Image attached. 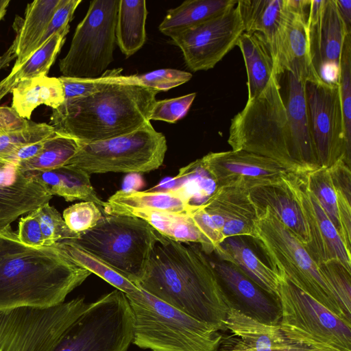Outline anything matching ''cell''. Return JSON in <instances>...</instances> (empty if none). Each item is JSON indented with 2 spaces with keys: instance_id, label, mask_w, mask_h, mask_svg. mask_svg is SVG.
<instances>
[{
  "instance_id": "13",
  "label": "cell",
  "mask_w": 351,
  "mask_h": 351,
  "mask_svg": "<svg viewBox=\"0 0 351 351\" xmlns=\"http://www.w3.org/2000/svg\"><path fill=\"white\" fill-rule=\"evenodd\" d=\"M305 92L319 167L329 168L339 159L350 167L339 84L306 82Z\"/></svg>"
},
{
  "instance_id": "39",
  "label": "cell",
  "mask_w": 351,
  "mask_h": 351,
  "mask_svg": "<svg viewBox=\"0 0 351 351\" xmlns=\"http://www.w3.org/2000/svg\"><path fill=\"white\" fill-rule=\"evenodd\" d=\"M56 133L53 127L45 123H35L20 130H0V161L19 147L45 140Z\"/></svg>"
},
{
  "instance_id": "10",
  "label": "cell",
  "mask_w": 351,
  "mask_h": 351,
  "mask_svg": "<svg viewBox=\"0 0 351 351\" xmlns=\"http://www.w3.org/2000/svg\"><path fill=\"white\" fill-rule=\"evenodd\" d=\"M280 326L290 338L313 348L351 351V324L280 276Z\"/></svg>"
},
{
  "instance_id": "12",
  "label": "cell",
  "mask_w": 351,
  "mask_h": 351,
  "mask_svg": "<svg viewBox=\"0 0 351 351\" xmlns=\"http://www.w3.org/2000/svg\"><path fill=\"white\" fill-rule=\"evenodd\" d=\"M88 306L77 297L48 308L0 311V351H51Z\"/></svg>"
},
{
  "instance_id": "38",
  "label": "cell",
  "mask_w": 351,
  "mask_h": 351,
  "mask_svg": "<svg viewBox=\"0 0 351 351\" xmlns=\"http://www.w3.org/2000/svg\"><path fill=\"white\" fill-rule=\"evenodd\" d=\"M306 184L339 234L336 191L328 168L319 167L304 174Z\"/></svg>"
},
{
  "instance_id": "30",
  "label": "cell",
  "mask_w": 351,
  "mask_h": 351,
  "mask_svg": "<svg viewBox=\"0 0 351 351\" xmlns=\"http://www.w3.org/2000/svg\"><path fill=\"white\" fill-rule=\"evenodd\" d=\"M12 108L24 119H29L33 111L44 104L53 109L65 99L59 77L42 76L19 83L12 90Z\"/></svg>"
},
{
  "instance_id": "37",
  "label": "cell",
  "mask_w": 351,
  "mask_h": 351,
  "mask_svg": "<svg viewBox=\"0 0 351 351\" xmlns=\"http://www.w3.org/2000/svg\"><path fill=\"white\" fill-rule=\"evenodd\" d=\"M74 261L95 274L125 294H130L138 289V286L119 274L115 269L97 257L75 245L69 240L56 244Z\"/></svg>"
},
{
  "instance_id": "24",
  "label": "cell",
  "mask_w": 351,
  "mask_h": 351,
  "mask_svg": "<svg viewBox=\"0 0 351 351\" xmlns=\"http://www.w3.org/2000/svg\"><path fill=\"white\" fill-rule=\"evenodd\" d=\"M61 0H35L27 5L23 19L16 16L13 29L16 36L1 56V69L16 58L13 68L24 62L28 51L40 38Z\"/></svg>"
},
{
  "instance_id": "35",
  "label": "cell",
  "mask_w": 351,
  "mask_h": 351,
  "mask_svg": "<svg viewBox=\"0 0 351 351\" xmlns=\"http://www.w3.org/2000/svg\"><path fill=\"white\" fill-rule=\"evenodd\" d=\"M122 69L106 70L99 77L94 79L101 84L135 85L166 91L189 81L192 74L174 69H161L130 75H121Z\"/></svg>"
},
{
  "instance_id": "19",
  "label": "cell",
  "mask_w": 351,
  "mask_h": 351,
  "mask_svg": "<svg viewBox=\"0 0 351 351\" xmlns=\"http://www.w3.org/2000/svg\"><path fill=\"white\" fill-rule=\"evenodd\" d=\"M52 195L16 165L0 161V229L49 202Z\"/></svg>"
},
{
  "instance_id": "20",
  "label": "cell",
  "mask_w": 351,
  "mask_h": 351,
  "mask_svg": "<svg viewBox=\"0 0 351 351\" xmlns=\"http://www.w3.org/2000/svg\"><path fill=\"white\" fill-rule=\"evenodd\" d=\"M288 16L280 56L279 75L291 71L306 82H320L311 57L308 13L310 0H287Z\"/></svg>"
},
{
  "instance_id": "48",
  "label": "cell",
  "mask_w": 351,
  "mask_h": 351,
  "mask_svg": "<svg viewBox=\"0 0 351 351\" xmlns=\"http://www.w3.org/2000/svg\"><path fill=\"white\" fill-rule=\"evenodd\" d=\"M65 99L87 97L101 90L106 85L94 79H79L60 76ZM64 99V100H65Z\"/></svg>"
},
{
  "instance_id": "53",
  "label": "cell",
  "mask_w": 351,
  "mask_h": 351,
  "mask_svg": "<svg viewBox=\"0 0 351 351\" xmlns=\"http://www.w3.org/2000/svg\"><path fill=\"white\" fill-rule=\"evenodd\" d=\"M10 3L9 0H0V21L6 13V9Z\"/></svg>"
},
{
  "instance_id": "46",
  "label": "cell",
  "mask_w": 351,
  "mask_h": 351,
  "mask_svg": "<svg viewBox=\"0 0 351 351\" xmlns=\"http://www.w3.org/2000/svg\"><path fill=\"white\" fill-rule=\"evenodd\" d=\"M81 2L82 0L60 1L46 30L40 38L28 51L25 60L32 53L40 49L54 34L69 25L76 8Z\"/></svg>"
},
{
  "instance_id": "51",
  "label": "cell",
  "mask_w": 351,
  "mask_h": 351,
  "mask_svg": "<svg viewBox=\"0 0 351 351\" xmlns=\"http://www.w3.org/2000/svg\"><path fill=\"white\" fill-rule=\"evenodd\" d=\"M335 2L346 30L351 34V0H335Z\"/></svg>"
},
{
  "instance_id": "1",
  "label": "cell",
  "mask_w": 351,
  "mask_h": 351,
  "mask_svg": "<svg viewBox=\"0 0 351 351\" xmlns=\"http://www.w3.org/2000/svg\"><path fill=\"white\" fill-rule=\"evenodd\" d=\"M157 234L136 285L185 314L225 331L229 308L211 261L199 245Z\"/></svg>"
},
{
  "instance_id": "4",
  "label": "cell",
  "mask_w": 351,
  "mask_h": 351,
  "mask_svg": "<svg viewBox=\"0 0 351 351\" xmlns=\"http://www.w3.org/2000/svg\"><path fill=\"white\" fill-rule=\"evenodd\" d=\"M133 319L132 343L152 351H220L223 334L140 287L125 294Z\"/></svg>"
},
{
  "instance_id": "45",
  "label": "cell",
  "mask_w": 351,
  "mask_h": 351,
  "mask_svg": "<svg viewBox=\"0 0 351 351\" xmlns=\"http://www.w3.org/2000/svg\"><path fill=\"white\" fill-rule=\"evenodd\" d=\"M195 97L196 93H192L178 97L156 101L150 114L149 121L176 123L186 114Z\"/></svg>"
},
{
  "instance_id": "44",
  "label": "cell",
  "mask_w": 351,
  "mask_h": 351,
  "mask_svg": "<svg viewBox=\"0 0 351 351\" xmlns=\"http://www.w3.org/2000/svg\"><path fill=\"white\" fill-rule=\"evenodd\" d=\"M189 215L200 234L201 249L208 256L224 240L223 234L201 204L196 205Z\"/></svg>"
},
{
  "instance_id": "5",
  "label": "cell",
  "mask_w": 351,
  "mask_h": 351,
  "mask_svg": "<svg viewBox=\"0 0 351 351\" xmlns=\"http://www.w3.org/2000/svg\"><path fill=\"white\" fill-rule=\"evenodd\" d=\"M228 143L232 150L269 158L297 174L307 173L293 157L287 114L276 75L232 119Z\"/></svg>"
},
{
  "instance_id": "23",
  "label": "cell",
  "mask_w": 351,
  "mask_h": 351,
  "mask_svg": "<svg viewBox=\"0 0 351 351\" xmlns=\"http://www.w3.org/2000/svg\"><path fill=\"white\" fill-rule=\"evenodd\" d=\"M237 5L244 32L260 34L271 53L279 75L280 56L288 16L287 0H239Z\"/></svg>"
},
{
  "instance_id": "27",
  "label": "cell",
  "mask_w": 351,
  "mask_h": 351,
  "mask_svg": "<svg viewBox=\"0 0 351 351\" xmlns=\"http://www.w3.org/2000/svg\"><path fill=\"white\" fill-rule=\"evenodd\" d=\"M24 173L43 184L52 195L62 197L67 202H93L103 211L104 202L92 186L90 174L80 169L66 165L51 170Z\"/></svg>"
},
{
  "instance_id": "34",
  "label": "cell",
  "mask_w": 351,
  "mask_h": 351,
  "mask_svg": "<svg viewBox=\"0 0 351 351\" xmlns=\"http://www.w3.org/2000/svg\"><path fill=\"white\" fill-rule=\"evenodd\" d=\"M121 215L136 217L148 222L157 232L172 240L201 243L200 234L189 213H175L150 209H131Z\"/></svg>"
},
{
  "instance_id": "32",
  "label": "cell",
  "mask_w": 351,
  "mask_h": 351,
  "mask_svg": "<svg viewBox=\"0 0 351 351\" xmlns=\"http://www.w3.org/2000/svg\"><path fill=\"white\" fill-rule=\"evenodd\" d=\"M147 16L145 0H119L116 44L125 58L134 55L145 44Z\"/></svg>"
},
{
  "instance_id": "29",
  "label": "cell",
  "mask_w": 351,
  "mask_h": 351,
  "mask_svg": "<svg viewBox=\"0 0 351 351\" xmlns=\"http://www.w3.org/2000/svg\"><path fill=\"white\" fill-rule=\"evenodd\" d=\"M242 53L247 77V100L258 97L276 74L274 61L267 43L257 33L243 32L237 45Z\"/></svg>"
},
{
  "instance_id": "22",
  "label": "cell",
  "mask_w": 351,
  "mask_h": 351,
  "mask_svg": "<svg viewBox=\"0 0 351 351\" xmlns=\"http://www.w3.org/2000/svg\"><path fill=\"white\" fill-rule=\"evenodd\" d=\"M287 99L285 102L294 160L306 172L319 168L314 145L305 86L306 81L287 71Z\"/></svg>"
},
{
  "instance_id": "16",
  "label": "cell",
  "mask_w": 351,
  "mask_h": 351,
  "mask_svg": "<svg viewBox=\"0 0 351 351\" xmlns=\"http://www.w3.org/2000/svg\"><path fill=\"white\" fill-rule=\"evenodd\" d=\"M197 162L216 186H236L248 191L280 184L285 177L295 173L273 159L243 150L210 152Z\"/></svg>"
},
{
  "instance_id": "25",
  "label": "cell",
  "mask_w": 351,
  "mask_h": 351,
  "mask_svg": "<svg viewBox=\"0 0 351 351\" xmlns=\"http://www.w3.org/2000/svg\"><path fill=\"white\" fill-rule=\"evenodd\" d=\"M195 204L182 189L167 191H139L119 190L104 202L106 215H121L131 209H150L158 211L186 213L192 211Z\"/></svg>"
},
{
  "instance_id": "8",
  "label": "cell",
  "mask_w": 351,
  "mask_h": 351,
  "mask_svg": "<svg viewBox=\"0 0 351 351\" xmlns=\"http://www.w3.org/2000/svg\"><path fill=\"white\" fill-rule=\"evenodd\" d=\"M167 151L165 135L151 121L126 134L88 143H80L68 162L91 173H147L158 169Z\"/></svg>"
},
{
  "instance_id": "52",
  "label": "cell",
  "mask_w": 351,
  "mask_h": 351,
  "mask_svg": "<svg viewBox=\"0 0 351 351\" xmlns=\"http://www.w3.org/2000/svg\"><path fill=\"white\" fill-rule=\"evenodd\" d=\"M278 351H333V350H323L319 349L317 348H313L311 346H309L308 345H302L298 347L293 348H289V349H285L282 350Z\"/></svg>"
},
{
  "instance_id": "40",
  "label": "cell",
  "mask_w": 351,
  "mask_h": 351,
  "mask_svg": "<svg viewBox=\"0 0 351 351\" xmlns=\"http://www.w3.org/2000/svg\"><path fill=\"white\" fill-rule=\"evenodd\" d=\"M318 267L343 314L351 322V272L337 262L325 263Z\"/></svg>"
},
{
  "instance_id": "6",
  "label": "cell",
  "mask_w": 351,
  "mask_h": 351,
  "mask_svg": "<svg viewBox=\"0 0 351 351\" xmlns=\"http://www.w3.org/2000/svg\"><path fill=\"white\" fill-rule=\"evenodd\" d=\"M256 206V205H255ZM252 238L269 267L335 315L351 324L304 245L269 206L258 207Z\"/></svg>"
},
{
  "instance_id": "9",
  "label": "cell",
  "mask_w": 351,
  "mask_h": 351,
  "mask_svg": "<svg viewBox=\"0 0 351 351\" xmlns=\"http://www.w3.org/2000/svg\"><path fill=\"white\" fill-rule=\"evenodd\" d=\"M132 339L128 300L115 289L90 303L51 351H127Z\"/></svg>"
},
{
  "instance_id": "49",
  "label": "cell",
  "mask_w": 351,
  "mask_h": 351,
  "mask_svg": "<svg viewBox=\"0 0 351 351\" xmlns=\"http://www.w3.org/2000/svg\"><path fill=\"white\" fill-rule=\"evenodd\" d=\"M47 140V138L41 141L19 147L10 154L3 162H8L18 165V164L21 162L26 161L36 157L43 149Z\"/></svg>"
},
{
  "instance_id": "47",
  "label": "cell",
  "mask_w": 351,
  "mask_h": 351,
  "mask_svg": "<svg viewBox=\"0 0 351 351\" xmlns=\"http://www.w3.org/2000/svg\"><path fill=\"white\" fill-rule=\"evenodd\" d=\"M17 237L25 245L32 247L44 246V238L38 218L30 212L19 222Z\"/></svg>"
},
{
  "instance_id": "54",
  "label": "cell",
  "mask_w": 351,
  "mask_h": 351,
  "mask_svg": "<svg viewBox=\"0 0 351 351\" xmlns=\"http://www.w3.org/2000/svg\"><path fill=\"white\" fill-rule=\"evenodd\" d=\"M1 57L0 56V69H1Z\"/></svg>"
},
{
  "instance_id": "42",
  "label": "cell",
  "mask_w": 351,
  "mask_h": 351,
  "mask_svg": "<svg viewBox=\"0 0 351 351\" xmlns=\"http://www.w3.org/2000/svg\"><path fill=\"white\" fill-rule=\"evenodd\" d=\"M346 141L351 147V34L346 36L338 78Z\"/></svg>"
},
{
  "instance_id": "15",
  "label": "cell",
  "mask_w": 351,
  "mask_h": 351,
  "mask_svg": "<svg viewBox=\"0 0 351 351\" xmlns=\"http://www.w3.org/2000/svg\"><path fill=\"white\" fill-rule=\"evenodd\" d=\"M304 174L291 173L284 178L304 220L308 239L304 247L318 265L337 262L351 272V252L309 189Z\"/></svg>"
},
{
  "instance_id": "21",
  "label": "cell",
  "mask_w": 351,
  "mask_h": 351,
  "mask_svg": "<svg viewBox=\"0 0 351 351\" xmlns=\"http://www.w3.org/2000/svg\"><path fill=\"white\" fill-rule=\"evenodd\" d=\"M201 205L208 213L224 239L252 237L257 209L249 191L236 186H216Z\"/></svg>"
},
{
  "instance_id": "26",
  "label": "cell",
  "mask_w": 351,
  "mask_h": 351,
  "mask_svg": "<svg viewBox=\"0 0 351 351\" xmlns=\"http://www.w3.org/2000/svg\"><path fill=\"white\" fill-rule=\"evenodd\" d=\"M213 252L219 260L235 265L264 290L278 296L281 277L258 257L241 237L226 238Z\"/></svg>"
},
{
  "instance_id": "17",
  "label": "cell",
  "mask_w": 351,
  "mask_h": 351,
  "mask_svg": "<svg viewBox=\"0 0 351 351\" xmlns=\"http://www.w3.org/2000/svg\"><path fill=\"white\" fill-rule=\"evenodd\" d=\"M308 28L315 71L324 82L337 83L343 45L351 34L346 29L335 0H310Z\"/></svg>"
},
{
  "instance_id": "41",
  "label": "cell",
  "mask_w": 351,
  "mask_h": 351,
  "mask_svg": "<svg viewBox=\"0 0 351 351\" xmlns=\"http://www.w3.org/2000/svg\"><path fill=\"white\" fill-rule=\"evenodd\" d=\"M32 212L40 222L44 246H53L59 242L79 237L80 234L69 228L60 213L49 202Z\"/></svg>"
},
{
  "instance_id": "43",
  "label": "cell",
  "mask_w": 351,
  "mask_h": 351,
  "mask_svg": "<svg viewBox=\"0 0 351 351\" xmlns=\"http://www.w3.org/2000/svg\"><path fill=\"white\" fill-rule=\"evenodd\" d=\"M101 209L93 202L73 204L63 212V219L69 228L81 233L93 228L102 218Z\"/></svg>"
},
{
  "instance_id": "36",
  "label": "cell",
  "mask_w": 351,
  "mask_h": 351,
  "mask_svg": "<svg viewBox=\"0 0 351 351\" xmlns=\"http://www.w3.org/2000/svg\"><path fill=\"white\" fill-rule=\"evenodd\" d=\"M80 143L75 139L56 133L47 138L41 152L36 157L18 164L23 172L47 171L66 165L75 154Z\"/></svg>"
},
{
  "instance_id": "28",
  "label": "cell",
  "mask_w": 351,
  "mask_h": 351,
  "mask_svg": "<svg viewBox=\"0 0 351 351\" xmlns=\"http://www.w3.org/2000/svg\"><path fill=\"white\" fill-rule=\"evenodd\" d=\"M284 178L280 184L251 189L249 190L250 195L256 206H269L305 246L308 239L304 220Z\"/></svg>"
},
{
  "instance_id": "2",
  "label": "cell",
  "mask_w": 351,
  "mask_h": 351,
  "mask_svg": "<svg viewBox=\"0 0 351 351\" xmlns=\"http://www.w3.org/2000/svg\"><path fill=\"white\" fill-rule=\"evenodd\" d=\"M91 274L56 245L26 246L0 229V311L58 306Z\"/></svg>"
},
{
  "instance_id": "50",
  "label": "cell",
  "mask_w": 351,
  "mask_h": 351,
  "mask_svg": "<svg viewBox=\"0 0 351 351\" xmlns=\"http://www.w3.org/2000/svg\"><path fill=\"white\" fill-rule=\"evenodd\" d=\"M31 122L20 117L12 107L0 106V130L25 129L30 125Z\"/></svg>"
},
{
  "instance_id": "14",
  "label": "cell",
  "mask_w": 351,
  "mask_h": 351,
  "mask_svg": "<svg viewBox=\"0 0 351 351\" xmlns=\"http://www.w3.org/2000/svg\"><path fill=\"white\" fill-rule=\"evenodd\" d=\"M244 32L237 4L223 12L173 36L171 40L182 52L193 72L213 69L237 45Z\"/></svg>"
},
{
  "instance_id": "31",
  "label": "cell",
  "mask_w": 351,
  "mask_h": 351,
  "mask_svg": "<svg viewBox=\"0 0 351 351\" xmlns=\"http://www.w3.org/2000/svg\"><path fill=\"white\" fill-rule=\"evenodd\" d=\"M69 28V25L57 32L19 66L12 68L10 73L0 82V100L21 82L47 76L65 42Z\"/></svg>"
},
{
  "instance_id": "11",
  "label": "cell",
  "mask_w": 351,
  "mask_h": 351,
  "mask_svg": "<svg viewBox=\"0 0 351 351\" xmlns=\"http://www.w3.org/2000/svg\"><path fill=\"white\" fill-rule=\"evenodd\" d=\"M119 0H94L77 25L66 55L59 62L62 76L96 79L114 60Z\"/></svg>"
},
{
  "instance_id": "3",
  "label": "cell",
  "mask_w": 351,
  "mask_h": 351,
  "mask_svg": "<svg viewBox=\"0 0 351 351\" xmlns=\"http://www.w3.org/2000/svg\"><path fill=\"white\" fill-rule=\"evenodd\" d=\"M158 92L141 86L106 84L89 96L65 99L53 110L50 125L80 143L126 134L150 121Z\"/></svg>"
},
{
  "instance_id": "7",
  "label": "cell",
  "mask_w": 351,
  "mask_h": 351,
  "mask_svg": "<svg viewBox=\"0 0 351 351\" xmlns=\"http://www.w3.org/2000/svg\"><path fill=\"white\" fill-rule=\"evenodd\" d=\"M157 234L141 218L110 215L69 241L136 285L144 274Z\"/></svg>"
},
{
  "instance_id": "18",
  "label": "cell",
  "mask_w": 351,
  "mask_h": 351,
  "mask_svg": "<svg viewBox=\"0 0 351 351\" xmlns=\"http://www.w3.org/2000/svg\"><path fill=\"white\" fill-rule=\"evenodd\" d=\"M211 262L229 308L262 324H280L278 296L264 290L232 263L219 259Z\"/></svg>"
},
{
  "instance_id": "33",
  "label": "cell",
  "mask_w": 351,
  "mask_h": 351,
  "mask_svg": "<svg viewBox=\"0 0 351 351\" xmlns=\"http://www.w3.org/2000/svg\"><path fill=\"white\" fill-rule=\"evenodd\" d=\"M237 0H186L169 9L158 26L163 34L171 36L202 23L234 6Z\"/></svg>"
}]
</instances>
